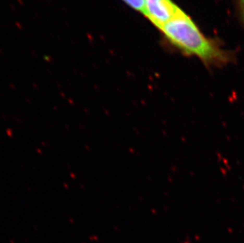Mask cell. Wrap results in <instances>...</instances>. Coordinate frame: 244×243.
I'll return each mask as SVG.
<instances>
[{"label": "cell", "mask_w": 244, "mask_h": 243, "mask_svg": "<svg viewBox=\"0 0 244 243\" xmlns=\"http://www.w3.org/2000/svg\"><path fill=\"white\" fill-rule=\"evenodd\" d=\"M240 7H241V10L242 13V16L244 17V0H240Z\"/></svg>", "instance_id": "277c9868"}, {"label": "cell", "mask_w": 244, "mask_h": 243, "mask_svg": "<svg viewBox=\"0 0 244 243\" xmlns=\"http://www.w3.org/2000/svg\"><path fill=\"white\" fill-rule=\"evenodd\" d=\"M130 7L145 14V0H123Z\"/></svg>", "instance_id": "3957f363"}, {"label": "cell", "mask_w": 244, "mask_h": 243, "mask_svg": "<svg viewBox=\"0 0 244 243\" xmlns=\"http://www.w3.org/2000/svg\"><path fill=\"white\" fill-rule=\"evenodd\" d=\"M160 30L175 46L207 64L220 65L228 59L227 54L207 39L182 10Z\"/></svg>", "instance_id": "6da1fadb"}, {"label": "cell", "mask_w": 244, "mask_h": 243, "mask_svg": "<svg viewBox=\"0 0 244 243\" xmlns=\"http://www.w3.org/2000/svg\"><path fill=\"white\" fill-rule=\"evenodd\" d=\"M181 9L172 0H145V16L159 29L169 22Z\"/></svg>", "instance_id": "7a4b0ae2"}]
</instances>
